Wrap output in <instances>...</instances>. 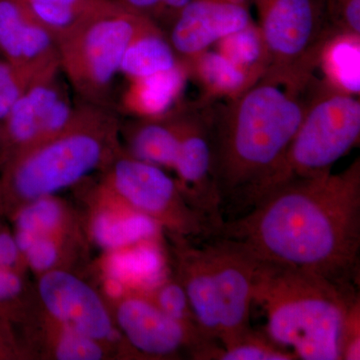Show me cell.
Returning <instances> with one entry per match:
<instances>
[{
  "mask_svg": "<svg viewBox=\"0 0 360 360\" xmlns=\"http://www.w3.org/2000/svg\"><path fill=\"white\" fill-rule=\"evenodd\" d=\"M210 236L258 264L355 288L359 276L360 160L340 174L291 180L224 219Z\"/></svg>",
  "mask_w": 360,
  "mask_h": 360,
  "instance_id": "cell-1",
  "label": "cell"
},
{
  "mask_svg": "<svg viewBox=\"0 0 360 360\" xmlns=\"http://www.w3.org/2000/svg\"><path fill=\"white\" fill-rule=\"evenodd\" d=\"M314 80L302 87L262 77L221 108H208L224 219L227 212L231 219L245 212L276 175L302 124Z\"/></svg>",
  "mask_w": 360,
  "mask_h": 360,
  "instance_id": "cell-2",
  "label": "cell"
},
{
  "mask_svg": "<svg viewBox=\"0 0 360 360\" xmlns=\"http://www.w3.org/2000/svg\"><path fill=\"white\" fill-rule=\"evenodd\" d=\"M253 302L266 315V335L302 360H340L355 288L286 267L255 262Z\"/></svg>",
  "mask_w": 360,
  "mask_h": 360,
  "instance_id": "cell-3",
  "label": "cell"
},
{
  "mask_svg": "<svg viewBox=\"0 0 360 360\" xmlns=\"http://www.w3.org/2000/svg\"><path fill=\"white\" fill-rule=\"evenodd\" d=\"M120 122L108 106L77 104L63 131L14 156L1 167L0 207L21 205L77 186L103 170L120 150Z\"/></svg>",
  "mask_w": 360,
  "mask_h": 360,
  "instance_id": "cell-4",
  "label": "cell"
},
{
  "mask_svg": "<svg viewBox=\"0 0 360 360\" xmlns=\"http://www.w3.org/2000/svg\"><path fill=\"white\" fill-rule=\"evenodd\" d=\"M359 97L314 78L302 124L281 167L255 202L291 180L329 174L336 161L359 143Z\"/></svg>",
  "mask_w": 360,
  "mask_h": 360,
  "instance_id": "cell-5",
  "label": "cell"
},
{
  "mask_svg": "<svg viewBox=\"0 0 360 360\" xmlns=\"http://www.w3.org/2000/svg\"><path fill=\"white\" fill-rule=\"evenodd\" d=\"M150 20L115 0L58 42L61 72L82 101L110 108L125 51Z\"/></svg>",
  "mask_w": 360,
  "mask_h": 360,
  "instance_id": "cell-6",
  "label": "cell"
},
{
  "mask_svg": "<svg viewBox=\"0 0 360 360\" xmlns=\"http://www.w3.org/2000/svg\"><path fill=\"white\" fill-rule=\"evenodd\" d=\"M259 18L267 52L262 77L307 86L319 68L324 45L338 34L324 0H248Z\"/></svg>",
  "mask_w": 360,
  "mask_h": 360,
  "instance_id": "cell-7",
  "label": "cell"
},
{
  "mask_svg": "<svg viewBox=\"0 0 360 360\" xmlns=\"http://www.w3.org/2000/svg\"><path fill=\"white\" fill-rule=\"evenodd\" d=\"M103 170L105 186L168 233L194 239L212 234L208 220L187 202L176 180L163 168L136 160L120 148Z\"/></svg>",
  "mask_w": 360,
  "mask_h": 360,
  "instance_id": "cell-8",
  "label": "cell"
},
{
  "mask_svg": "<svg viewBox=\"0 0 360 360\" xmlns=\"http://www.w3.org/2000/svg\"><path fill=\"white\" fill-rule=\"evenodd\" d=\"M115 302L116 328L139 354L155 359L186 354L193 359L217 360L221 347L217 341L168 316L143 291L129 290Z\"/></svg>",
  "mask_w": 360,
  "mask_h": 360,
  "instance_id": "cell-9",
  "label": "cell"
},
{
  "mask_svg": "<svg viewBox=\"0 0 360 360\" xmlns=\"http://www.w3.org/2000/svg\"><path fill=\"white\" fill-rule=\"evenodd\" d=\"M60 72L30 84L1 122L2 167L14 156L56 136L70 124L77 104L71 103L59 77Z\"/></svg>",
  "mask_w": 360,
  "mask_h": 360,
  "instance_id": "cell-10",
  "label": "cell"
},
{
  "mask_svg": "<svg viewBox=\"0 0 360 360\" xmlns=\"http://www.w3.org/2000/svg\"><path fill=\"white\" fill-rule=\"evenodd\" d=\"M40 302L60 328L70 329L108 347L122 333L101 296L68 270H49L40 276Z\"/></svg>",
  "mask_w": 360,
  "mask_h": 360,
  "instance_id": "cell-11",
  "label": "cell"
},
{
  "mask_svg": "<svg viewBox=\"0 0 360 360\" xmlns=\"http://www.w3.org/2000/svg\"><path fill=\"white\" fill-rule=\"evenodd\" d=\"M172 170L187 202L208 220L214 231L224 221V217L213 172L208 108L196 111L184 108L179 148Z\"/></svg>",
  "mask_w": 360,
  "mask_h": 360,
  "instance_id": "cell-12",
  "label": "cell"
},
{
  "mask_svg": "<svg viewBox=\"0 0 360 360\" xmlns=\"http://www.w3.org/2000/svg\"><path fill=\"white\" fill-rule=\"evenodd\" d=\"M219 292L221 348L252 330L250 310L255 292V262L221 239L202 238Z\"/></svg>",
  "mask_w": 360,
  "mask_h": 360,
  "instance_id": "cell-13",
  "label": "cell"
},
{
  "mask_svg": "<svg viewBox=\"0 0 360 360\" xmlns=\"http://www.w3.org/2000/svg\"><path fill=\"white\" fill-rule=\"evenodd\" d=\"M0 56L32 84L61 71L56 40L22 0H0Z\"/></svg>",
  "mask_w": 360,
  "mask_h": 360,
  "instance_id": "cell-14",
  "label": "cell"
},
{
  "mask_svg": "<svg viewBox=\"0 0 360 360\" xmlns=\"http://www.w3.org/2000/svg\"><path fill=\"white\" fill-rule=\"evenodd\" d=\"M252 21L250 7L234 0H191L167 26V34L186 63Z\"/></svg>",
  "mask_w": 360,
  "mask_h": 360,
  "instance_id": "cell-15",
  "label": "cell"
},
{
  "mask_svg": "<svg viewBox=\"0 0 360 360\" xmlns=\"http://www.w3.org/2000/svg\"><path fill=\"white\" fill-rule=\"evenodd\" d=\"M97 201L90 217V236L106 251L150 240L160 225L120 200L103 181L96 187Z\"/></svg>",
  "mask_w": 360,
  "mask_h": 360,
  "instance_id": "cell-16",
  "label": "cell"
},
{
  "mask_svg": "<svg viewBox=\"0 0 360 360\" xmlns=\"http://www.w3.org/2000/svg\"><path fill=\"white\" fill-rule=\"evenodd\" d=\"M184 106L155 118H136L120 124L127 155L161 168L172 169L179 151Z\"/></svg>",
  "mask_w": 360,
  "mask_h": 360,
  "instance_id": "cell-17",
  "label": "cell"
},
{
  "mask_svg": "<svg viewBox=\"0 0 360 360\" xmlns=\"http://www.w3.org/2000/svg\"><path fill=\"white\" fill-rule=\"evenodd\" d=\"M188 79V68L182 61L172 70L129 80L120 106L134 117H160L180 105Z\"/></svg>",
  "mask_w": 360,
  "mask_h": 360,
  "instance_id": "cell-18",
  "label": "cell"
},
{
  "mask_svg": "<svg viewBox=\"0 0 360 360\" xmlns=\"http://www.w3.org/2000/svg\"><path fill=\"white\" fill-rule=\"evenodd\" d=\"M181 63L167 33L150 20L130 41L120 73L129 82L172 70Z\"/></svg>",
  "mask_w": 360,
  "mask_h": 360,
  "instance_id": "cell-19",
  "label": "cell"
},
{
  "mask_svg": "<svg viewBox=\"0 0 360 360\" xmlns=\"http://www.w3.org/2000/svg\"><path fill=\"white\" fill-rule=\"evenodd\" d=\"M189 78L193 79L202 92L201 103H212L215 99L236 98L255 82L217 51L201 52L186 63Z\"/></svg>",
  "mask_w": 360,
  "mask_h": 360,
  "instance_id": "cell-20",
  "label": "cell"
},
{
  "mask_svg": "<svg viewBox=\"0 0 360 360\" xmlns=\"http://www.w3.org/2000/svg\"><path fill=\"white\" fill-rule=\"evenodd\" d=\"M108 252L105 276L122 281L129 290H146L161 281L162 260L150 240Z\"/></svg>",
  "mask_w": 360,
  "mask_h": 360,
  "instance_id": "cell-21",
  "label": "cell"
},
{
  "mask_svg": "<svg viewBox=\"0 0 360 360\" xmlns=\"http://www.w3.org/2000/svg\"><path fill=\"white\" fill-rule=\"evenodd\" d=\"M30 14L44 26L56 44L78 26L108 8L115 0H22Z\"/></svg>",
  "mask_w": 360,
  "mask_h": 360,
  "instance_id": "cell-22",
  "label": "cell"
},
{
  "mask_svg": "<svg viewBox=\"0 0 360 360\" xmlns=\"http://www.w3.org/2000/svg\"><path fill=\"white\" fill-rule=\"evenodd\" d=\"M319 68L324 82L345 94L359 96L360 35L338 33L322 49Z\"/></svg>",
  "mask_w": 360,
  "mask_h": 360,
  "instance_id": "cell-23",
  "label": "cell"
},
{
  "mask_svg": "<svg viewBox=\"0 0 360 360\" xmlns=\"http://www.w3.org/2000/svg\"><path fill=\"white\" fill-rule=\"evenodd\" d=\"M217 51L245 71L253 82L264 77L267 52L260 28L255 21L217 42Z\"/></svg>",
  "mask_w": 360,
  "mask_h": 360,
  "instance_id": "cell-24",
  "label": "cell"
},
{
  "mask_svg": "<svg viewBox=\"0 0 360 360\" xmlns=\"http://www.w3.org/2000/svg\"><path fill=\"white\" fill-rule=\"evenodd\" d=\"M15 231L35 238L68 233L70 214L66 205L54 195L44 196L21 205L13 212Z\"/></svg>",
  "mask_w": 360,
  "mask_h": 360,
  "instance_id": "cell-25",
  "label": "cell"
},
{
  "mask_svg": "<svg viewBox=\"0 0 360 360\" xmlns=\"http://www.w3.org/2000/svg\"><path fill=\"white\" fill-rule=\"evenodd\" d=\"M290 350L279 347L266 333L251 330L241 340L221 348L217 360H295Z\"/></svg>",
  "mask_w": 360,
  "mask_h": 360,
  "instance_id": "cell-26",
  "label": "cell"
},
{
  "mask_svg": "<svg viewBox=\"0 0 360 360\" xmlns=\"http://www.w3.org/2000/svg\"><path fill=\"white\" fill-rule=\"evenodd\" d=\"M141 291L168 316L187 326L200 328L186 291L176 279H161L148 290Z\"/></svg>",
  "mask_w": 360,
  "mask_h": 360,
  "instance_id": "cell-27",
  "label": "cell"
},
{
  "mask_svg": "<svg viewBox=\"0 0 360 360\" xmlns=\"http://www.w3.org/2000/svg\"><path fill=\"white\" fill-rule=\"evenodd\" d=\"M60 328L52 348L56 359L101 360L108 355V347L103 343L70 329Z\"/></svg>",
  "mask_w": 360,
  "mask_h": 360,
  "instance_id": "cell-28",
  "label": "cell"
},
{
  "mask_svg": "<svg viewBox=\"0 0 360 360\" xmlns=\"http://www.w3.org/2000/svg\"><path fill=\"white\" fill-rule=\"evenodd\" d=\"M65 238L66 234L39 236L23 253V262L39 274L59 269L65 253Z\"/></svg>",
  "mask_w": 360,
  "mask_h": 360,
  "instance_id": "cell-29",
  "label": "cell"
},
{
  "mask_svg": "<svg viewBox=\"0 0 360 360\" xmlns=\"http://www.w3.org/2000/svg\"><path fill=\"white\" fill-rule=\"evenodd\" d=\"M30 84L32 82L21 71L6 59H0V122L6 120Z\"/></svg>",
  "mask_w": 360,
  "mask_h": 360,
  "instance_id": "cell-30",
  "label": "cell"
},
{
  "mask_svg": "<svg viewBox=\"0 0 360 360\" xmlns=\"http://www.w3.org/2000/svg\"><path fill=\"white\" fill-rule=\"evenodd\" d=\"M324 7L336 33L360 35V0H324Z\"/></svg>",
  "mask_w": 360,
  "mask_h": 360,
  "instance_id": "cell-31",
  "label": "cell"
},
{
  "mask_svg": "<svg viewBox=\"0 0 360 360\" xmlns=\"http://www.w3.org/2000/svg\"><path fill=\"white\" fill-rule=\"evenodd\" d=\"M25 292V281L18 269L0 267V309H9Z\"/></svg>",
  "mask_w": 360,
  "mask_h": 360,
  "instance_id": "cell-32",
  "label": "cell"
},
{
  "mask_svg": "<svg viewBox=\"0 0 360 360\" xmlns=\"http://www.w3.org/2000/svg\"><path fill=\"white\" fill-rule=\"evenodd\" d=\"M359 311V302H357L348 315L345 338H343L341 360L360 359Z\"/></svg>",
  "mask_w": 360,
  "mask_h": 360,
  "instance_id": "cell-33",
  "label": "cell"
},
{
  "mask_svg": "<svg viewBox=\"0 0 360 360\" xmlns=\"http://www.w3.org/2000/svg\"><path fill=\"white\" fill-rule=\"evenodd\" d=\"M22 262V255L14 236H11V232L0 229V267L18 269Z\"/></svg>",
  "mask_w": 360,
  "mask_h": 360,
  "instance_id": "cell-34",
  "label": "cell"
},
{
  "mask_svg": "<svg viewBox=\"0 0 360 360\" xmlns=\"http://www.w3.org/2000/svg\"><path fill=\"white\" fill-rule=\"evenodd\" d=\"M127 8L141 13L158 23L163 0H117Z\"/></svg>",
  "mask_w": 360,
  "mask_h": 360,
  "instance_id": "cell-35",
  "label": "cell"
},
{
  "mask_svg": "<svg viewBox=\"0 0 360 360\" xmlns=\"http://www.w3.org/2000/svg\"><path fill=\"white\" fill-rule=\"evenodd\" d=\"M4 132H2V124L1 122H0V169H1L2 163H4Z\"/></svg>",
  "mask_w": 360,
  "mask_h": 360,
  "instance_id": "cell-36",
  "label": "cell"
}]
</instances>
